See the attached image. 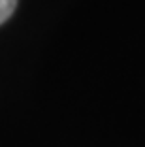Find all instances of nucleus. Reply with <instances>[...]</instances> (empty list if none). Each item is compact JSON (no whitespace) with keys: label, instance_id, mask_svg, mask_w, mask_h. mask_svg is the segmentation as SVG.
<instances>
[{"label":"nucleus","instance_id":"obj_1","mask_svg":"<svg viewBox=\"0 0 145 147\" xmlns=\"http://www.w3.org/2000/svg\"><path fill=\"white\" fill-rule=\"evenodd\" d=\"M19 0H0V25L6 23L13 15Z\"/></svg>","mask_w":145,"mask_h":147}]
</instances>
